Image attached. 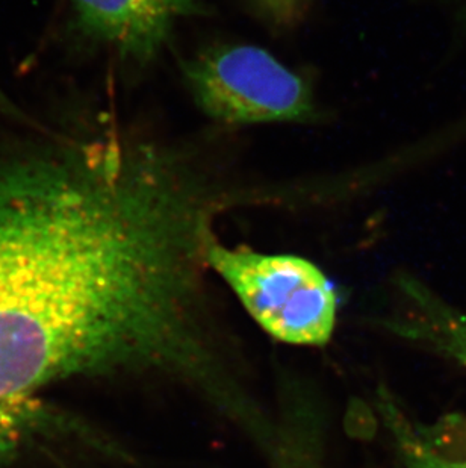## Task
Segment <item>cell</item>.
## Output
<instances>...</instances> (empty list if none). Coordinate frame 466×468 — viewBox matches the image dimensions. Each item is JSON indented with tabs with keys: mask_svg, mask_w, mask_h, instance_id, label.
<instances>
[{
	"mask_svg": "<svg viewBox=\"0 0 466 468\" xmlns=\"http://www.w3.org/2000/svg\"><path fill=\"white\" fill-rule=\"evenodd\" d=\"M76 27L135 61L154 59L182 18L202 13L198 0H69Z\"/></svg>",
	"mask_w": 466,
	"mask_h": 468,
	"instance_id": "277c9868",
	"label": "cell"
},
{
	"mask_svg": "<svg viewBox=\"0 0 466 468\" xmlns=\"http://www.w3.org/2000/svg\"><path fill=\"white\" fill-rule=\"evenodd\" d=\"M207 264L274 340L323 347L334 335L338 292L311 261L244 246L228 248L214 239L207 249Z\"/></svg>",
	"mask_w": 466,
	"mask_h": 468,
	"instance_id": "7a4b0ae2",
	"label": "cell"
},
{
	"mask_svg": "<svg viewBox=\"0 0 466 468\" xmlns=\"http://www.w3.org/2000/svg\"><path fill=\"white\" fill-rule=\"evenodd\" d=\"M225 205L188 156L144 140L18 159L0 190V400L112 371L211 389L200 308Z\"/></svg>",
	"mask_w": 466,
	"mask_h": 468,
	"instance_id": "6da1fadb",
	"label": "cell"
},
{
	"mask_svg": "<svg viewBox=\"0 0 466 468\" xmlns=\"http://www.w3.org/2000/svg\"><path fill=\"white\" fill-rule=\"evenodd\" d=\"M406 468H466V423L451 421L419 428L387 407Z\"/></svg>",
	"mask_w": 466,
	"mask_h": 468,
	"instance_id": "5b68a950",
	"label": "cell"
},
{
	"mask_svg": "<svg viewBox=\"0 0 466 468\" xmlns=\"http://www.w3.org/2000/svg\"><path fill=\"white\" fill-rule=\"evenodd\" d=\"M45 412L34 399L0 400V460L13 453L43 421Z\"/></svg>",
	"mask_w": 466,
	"mask_h": 468,
	"instance_id": "52a82bcc",
	"label": "cell"
},
{
	"mask_svg": "<svg viewBox=\"0 0 466 468\" xmlns=\"http://www.w3.org/2000/svg\"><path fill=\"white\" fill-rule=\"evenodd\" d=\"M251 6L269 22L288 27L304 14L308 0H249Z\"/></svg>",
	"mask_w": 466,
	"mask_h": 468,
	"instance_id": "ba28073f",
	"label": "cell"
},
{
	"mask_svg": "<svg viewBox=\"0 0 466 468\" xmlns=\"http://www.w3.org/2000/svg\"><path fill=\"white\" fill-rule=\"evenodd\" d=\"M182 70L196 105L220 123H295L315 117L308 82L259 46H218L184 62Z\"/></svg>",
	"mask_w": 466,
	"mask_h": 468,
	"instance_id": "3957f363",
	"label": "cell"
},
{
	"mask_svg": "<svg viewBox=\"0 0 466 468\" xmlns=\"http://www.w3.org/2000/svg\"><path fill=\"white\" fill-rule=\"evenodd\" d=\"M406 292L415 306L406 332L466 366V314L440 301L414 281L406 285Z\"/></svg>",
	"mask_w": 466,
	"mask_h": 468,
	"instance_id": "8992f818",
	"label": "cell"
}]
</instances>
